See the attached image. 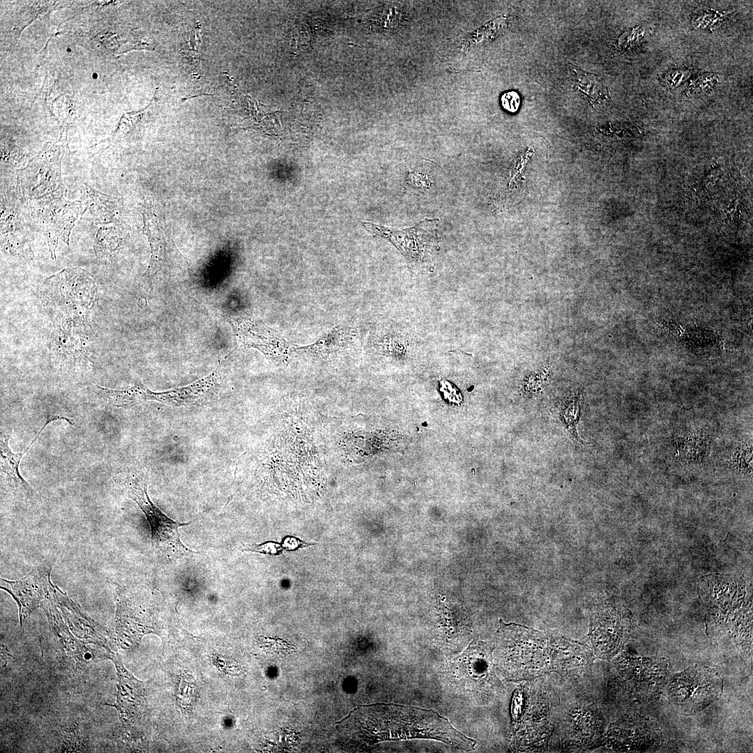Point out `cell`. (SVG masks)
Segmentation results:
<instances>
[{"instance_id": "cell-1", "label": "cell", "mask_w": 753, "mask_h": 753, "mask_svg": "<svg viewBox=\"0 0 753 753\" xmlns=\"http://www.w3.org/2000/svg\"><path fill=\"white\" fill-rule=\"evenodd\" d=\"M553 648L552 639L541 632L501 622L494 658L506 677L520 680L549 671Z\"/></svg>"}, {"instance_id": "cell-2", "label": "cell", "mask_w": 753, "mask_h": 753, "mask_svg": "<svg viewBox=\"0 0 753 753\" xmlns=\"http://www.w3.org/2000/svg\"><path fill=\"white\" fill-rule=\"evenodd\" d=\"M437 218H425L416 225L397 229L368 222H360L369 232L390 242L404 256L409 268L415 273L429 272L439 250Z\"/></svg>"}, {"instance_id": "cell-3", "label": "cell", "mask_w": 753, "mask_h": 753, "mask_svg": "<svg viewBox=\"0 0 753 753\" xmlns=\"http://www.w3.org/2000/svg\"><path fill=\"white\" fill-rule=\"evenodd\" d=\"M128 496L144 512L150 526L153 551L160 557L176 559L192 553L180 540L178 528L191 523L174 521L164 514L150 499L146 478L143 473L131 476L126 482Z\"/></svg>"}, {"instance_id": "cell-4", "label": "cell", "mask_w": 753, "mask_h": 753, "mask_svg": "<svg viewBox=\"0 0 753 753\" xmlns=\"http://www.w3.org/2000/svg\"><path fill=\"white\" fill-rule=\"evenodd\" d=\"M66 195V190H60L28 202L31 217L46 237L52 259L59 240L69 245L75 222L87 209L86 204L68 200Z\"/></svg>"}, {"instance_id": "cell-5", "label": "cell", "mask_w": 753, "mask_h": 753, "mask_svg": "<svg viewBox=\"0 0 753 753\" xmlns=\"http://www.w3.org/2000/svg\"><path fill=\"white\" fill-rule=\"evenodd\" d=\"M448 676L459 691L476 697L496 693L500 685L494 671L492 648L480 641H473L451 660Z\"/></svg>"}, {"instance_id": "cell-6", "label": "cell", "mask_w": 753, "mask_h": 753, "mask_svg": "<svg viewBox=\"0 0 753 753\" xmlns=\"http://www.w3.org/2000/svg\"><path fill=\"white\" fill-rule=\"evenodd\" d=\"M723 680L713 669L694 665L675 674L668 683V694L673 703L683 710H701L722 693Z\"/></svg>"}, {"instance_id": "cell-7", "label": "cell", "mask_w": 753, "mask_h": 753, "mask_svg": "<svg viewBox=\"0 0 753 753\" xmlns=\"http://www.w3.org/2000/svg\"><path fill=\"white\" fill-rule=\"evenodd\" d=\"M61 158L59 148L47 144L25 167L17 170V187L26 201L66 190L61 176Z\"/></svg>"}, {"instance_id": "cell-8", "label": "cell", "mask_w": 753, "mask_h": 753, "mask_svg": "<svg viewBox=\"0 0 753 753\" xmlns=\"http://www.w3.org/2000/svg\"><path fill=\"white\" fill-rule=\"evenodd\" d=\"M55 561L48 556L24 577L10 581L1 578L0 588L5 590L16 601L20 624L38 607L41 606L49 594L52 583L50 573Z\"/></svg>"}, {"instance_id": "cell-9", "label": "cell", "mask_w": 753, "mask_h": 753, "mask_svg": "<svg viewBox=\"0 0 753 753\" xmlns=\"http://www.w3.org/2000/svg\"><path fill=\"white\" fill-rule=\"evenodd\" d=\"M631 630L630 618L615 607H607L594 614L590 637L596 655L607 660L613 657L623 649Z\"/></svg>"}, {"instance_id": "cell-10", "label": "cell", "mask_w": 753, "mask_h": 753, "mask_svg": "<svg viewBox=\"0 0 753 753\" xmlns=\"http://www.w3.org/2000/svg\"><path fill=\"white\" fill-rule=\"evenodd\" d=\"M606 739L608 745L618 751H645L660 741L662 733L651 720L628 715L610 725Z\"/></svg>"}, {"instance_id": "cell-11", "label": "cell", "mask_w": 753, "mask_h": 753, "mask_svg": "<svg viewBox=\"0 0 753 753\" xmlns=\"http://www.w3.org/2000/svg\"><path fill=\"white\" fill-rule=\"evenodd\" d=\"M239 344L260 351L275 363H283L296 353V346L276 335L268 326L247 318L230 321Z\"/></svg>"}, {"instance_id": "cell-12", "label": "cell", "mask_w": 753, "mask_h": 753, "mask_svg": "<svg viewBox=\"0 0 753 753\" xmlns=\"http://www.w3.org/2000/svg\"><path fill=\"white\" fill-rule=\"evenodd\" d=\"M618 661L621 676L634 692L646 696L655 694L667 681V664L662 659L624 653Z\"/></svg>"}, {"instance_id": "cell-13", "label": "cell", "mask_w": 753, "mask_h": 753, "mask_svg": "<svg viewBox=\"0 0 753 753\" xmlns=\"http://www.w3.org/2000/svg\"><path fill=\"white\" fill-rule=\"evenodd\" d=\"M63 420L70 425L75 427L72 418L62 415H52L49 416L43 426L38 432L35 438L29 444L26 448L22 452H13L9 446V439L1 438L0 441L1 456V485L9 492L22 499H30L33 496V490L30 485L22 478L20 473L19 466L24 455L38 439L40 433L50 423Z\"/></svg>"}, {"instance_id": "cell-14", "label": "cell", "mask_w": 753, "mask_h": 753, "mask_svg": "<svg viewBox=\"0 0 753 753\" xmlns=\"http://www.w3.org/2000/svg\"><path fill=\"white\" fill-rule=\"evenodd\" d=\"M568 717L563 728V738L568 745L588 749L601 743L604 718L595 706L575 709Z\"/></svg>"}, {"instance_id": "cell-15", "label": "cell", "mask_w": 753, "mask_h": 753, "mask_svg": "<svg viewBox=\"0 0 753 753\" xmlns=\"http://www.w3.org/2000/svg\"><path fill=\"white\" fill-rule=\"evenodd\" d=\"M114 621L117 641L123 648L135 646L145 634L155 631L144 611L121 592L116 596Z\"/></svg>"}, {"instance_id": "cell-16", "label": "cell", "mask_w": 753, "mask_h": 753, "mask_svg": "<svg viewBox=\"0 0 753 753\" xmlns=\"http://www.w3.org/2000/svg\"><path fill=\"white\" fill-rule=\"evenodd\" d=\"M116 669L119 677L117 700L114 706L119 713L122 722L136 720L142 713L144 706V684L136 679L123 666L118 653L109 657Z\"/></svg>"}, {"instance_id": "cell-17", "label": "cell", "mask_w": 753, "mask_h": 753, "mask_svg": "<svg viewBox=\"0 0 753 753\" xmlns=\"http://www.w3.org/2000/svg\"><path fill=\"white\" fill-rule=\"evenodd\" d=\"M221 367L220 361L217 368L210 374L185 386L162 392L151 390L150 400L173 406L199 404L208 399L215 391Z\"/></svg>"}, {"instance_id": "cell-18", "label": "cell", "mask_w": 753, "mask_h": 753, "mask_svg": "<svg viewBox=\"0 0 753 753\" xmlns=\"http://www.w3.org/2000/svg\"><path fill=\"white\" fill-rule=\"evenodd\" d=\"M143 231L151 248V259L143 277L151 287L155 275L162 268L166 259V241L155 215L147 208L143 211Z\"/></svg>"}, {"instance_id": "cell-19", "label": "cell", "mask_w": 753, "mask_h": 753, "mask_svg": "<svg viewBox=\"0 0 753 753\" xmlns=\"http://www.w3.org/2000/svg\"><path fill=\"white\" fill-rule=\"evenodd\" d=\"M355 328L337 325L320 336L314 343L296 347V353L326 356L343 351L356 339Z\"/></svg>"}, {"instance_id": "cell-20", "label": "cell", "mask_w": 753, "mask_h": 753, "mask_svg": "<svg viewBox=\"0 0 753 753\" xmlns=\"http://www.w3.org/2000/svg\"><path fill=\"white\" fill-rule=\"evenodd\" d=\"M568 67L573 76V90L586 97L590 104L594 105L610 99L607 87L596 75L572 63H569Z\"/></svg>"}, {"instance_id": "cell-21", "label": "cell", "mask_w": 753, "mask_h": 753, "mask_svg": "<svg viewBox=\"0 0 753 753\" xmlns=\"http://www.w3.org/2000/svg\"><path fill=\"white\" fill-rule=\"evenodd\" d=\"M86 205L96 222L100 225L114 222L118 211L114 197L102 193L86 183L82 184Z\"/></svg>"}, {"instance_id": "cell-22", "label": "cell", "mask_w": 753, "mask_h": 753, "mask_svg": "<svg viewBox=\"0 0 753 753\" xmlns=\"http://www.w3.org/2000/svg\"><path fill=\"white\" fill-rule=\"evenodd\" d=\"M99 395L115 407H131L150 400L151 390L139 381L123 389H110L96 386Z\"/></svg>"}, {"instance_id": "cell-23", "label": "cell", "mask_w": 753, "mask_h": 753, "mask_svg": "<svg viewBox=\"0 0 753 753\" xmlns=\"http://www.w3.org/2000/svg\"><path fill=\"white\" fill-rule=\"evenodd\" d=\"M435 163L422 159L407 167L406 188L411 191L429 193L436 186L439 174Z\"/></svg>"}, {"instance_id": "cell-24", "label": "cell", "mask_w": 753, "mask_h": 753, "mask_svg": "<svg viewBox=\"0 0 753 753\" xmlns=\"http://www.w3.org/2000/svg\"><path fill=\"white\" fill-rule=\"evenodd\" d=\"M121 241V231L114 222L100 225L93 245L96 257H109L120 245Z\"/></svg>"}, {"instance_id": "cell-25", "label": "cell", "mask_w": 753, "mask_h": 753, "mask_svg": "<svg viewBox=\"0 0 753 753\" xmlns=\"http://www.w3.org/2000/svg\"><path fill=\"white\" fill-rule=\"evenodd\" d=\"M581 399V394H576L574 398L563 409L560 416L566 428L575 439L579 441H580V439L577 432V425L580 416Z\"/></svg>"}, {"instance_id": "cell-26", "label": "cell", "mask_w": 753, "mask_h": 753, "mask_svg": "<svg viewBox=\"0 0 753 753\" xmlns=\"http://www.w3.org/2000/svg\"><path fill=\"white\" fill-rule=\"evenodd\" d=\"M501 103L504 109L508 112L515 113L520 107L521 98L517 92L508 91L501 95Z\"/></svg>"}, {"instance_id": "cell-27", "label": "cell", "mask_w": 753, "mask_h": 753, "mask_svg": "<svg viewBox=\"0 0 753 753\" xmlns=\"http://www.w3.org/2000/svg\"><path fill=\"white\" fill-rule=\"evenodd\" d=\"M646 28L644 26L634 28L630 31L625 32L621 36L619 40V44L621 46L634 45L644 38Z\"/></svg>"}, {"instance_id": "cell-28", "label": "cell", "mask_w": 753, "mask_h": 753, "mask_svg": "<svg viewBox=\"0 0 753 753\" xmlns=\"http://www.w3.org/2000/svg\"><path fill=\"white\" fill-rule=\"evenodd\" d=\"M690 71L688 70H674L669 72L666 76V82L671 89L677 87L681 82L687 78Z\"/></svg>"}, {"instance_id": "cell-29", "label": "cell", "mask_w": 753, "mask_h": 753, "mask_svg": "<svg viewBox=\"0 0 753 753\" xmlns=\"http://www.w3.org/2000/svg\"><path fill=\"white\" fill-rule=\"evenodd\" d=\"M315 543L307 542L296 537L287 536L282 542V548L287 551H294L299 548L307 547Z\"/></svg>"}, {"instance_id": "cell-30", "label": "cell", "mask_w": 753, "mask_h": 753, "mask_svg": "<svg viewBox=\"0 0 753 753\" xmlns=\"http://www.w3.org/2000/svg\"><path fill=\"white\" fill-rule=\"evenodd\" d=\"M250 549L269 554H280L284 549L279 543L268 542L264 545H256L254 546V548H251Z\"/></svg>"}]
</instances>
